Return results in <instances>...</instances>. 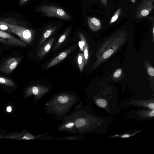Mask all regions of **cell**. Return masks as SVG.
I'll return each instance as SVG.
<instances>
[{
    "instance_id": "6da1fadb",
    "label": "cell",
    "mask_w": 154,
    "mask_h": 154,
    "mask_svg": "<svg viewBox=\"0 0 154 154\" xmlns=\"http://www.w3.org/2000/svg\"><path fill=\"white\" fill-rule=\"evenodd\" d=\"M92 103L89 101L84 105L81 102L75 105L74 110L65 118L72 120L75 124L76 134L106 132L109 124V117H102L95 114L91 107Z\"/></svg>"
},
{
    "instance_id": "7a4b0ae2",
    "label": "cell",
    "mask_w": 154,
    "mask_h": 154,
    "mask_svg": "<svg viewBox=\"0 0 154 154\" xmlns=\"http://www.w3.org/2000/svg\"><path fill=\"white\" fill-rule=\"evenodd\" d=\"M78 95L71 93H61L50 97L46 103L44 112L47 115L62 121L80 100Z\"/></svg>"
},
{
    "instance_id": "3957f363",
    "label": "cell",
    "mask_w": 154,
    "mask_h": 154,
    "mask_svg": "<svg viewBox=\"0 0 154 154\" xmlns=\"http://www.w3.org/2000/svg\"><path fill=\"white\" fill-rule=\"evenodd\" d=\"M0 24H4L7 26L9 32L18 36L25 42L29 43L32 42L34 35L32 30L4 22L0 21Z\"/></svg>"
},
{
    "instance_id": "277c9868",
    "label": "cell",
    "mask_w": 154,
    "mask_h": 154,
    "mask_svg": "<svg viewBox=\"0 0 154 154\" xmlns=\"http://www.w3.org/2000/svg\"><path fill=\"white\" fill-rule=\"evenodd\" d=\"M36 10L49 17H56L66 20H69L71 19L70 16L66 12L57 6L42 5L38 7Z\"/></svg>"
},
{
    "instance_id": "5b68a950",
    "label": "cell",
    "mask_w": 154,
    "mask_h": 154,
    "mask_svg": "<svg viewBox=\"0 0 154 154\" xmlns=\"http://www.w3.org/2000/svg\"><path fill=\"white\" fill-rule=\"evenodd\" d=\"M154 0H143L136 8L135 18L141 19L149 15L154 8Z\"/></svg>"
},
{
    "instance_id": "8992f818",
    "label": "cell",
    "mask_w": 154,
    "mask_h": 154,
    "mask_svg": "<svg viewBox=\"0 0 154 154\" xmlns=\"http://www.w3.org/2000/svg\"><path fill=\"white\" fill-rule=\"evenodd\" d=\"M50 91V88L46 86L36 85L29 87L26 92V96L33 95L35 101L37 103Z\"/></svg>"
},
{
    "instance_id": "52a82bcc",
    "label": "cell",
    "mask_w": 154,
    "mask_h": 154,
    "mask_svg": "<svg viewBox=\"0 0 154 154\" xmlns=\"http://www.w3.org/2000/svg\"><path fill=\"white\" fill-rule=\"evenodd\" d=\"M20 57H12L6 60L0 65V71L5 74L11 73L21 60Z\"/></svg>"
},
{
    "instance_id": "ba28073f",
    "label": "cell",
    "mask_w": 154,
    "mask_h": 154,
    "mask_svg": "<svg viewBox=\"0 0 154 154\" xmlns=\"http://www.w3.org/2000/svg\"><path fill=\"white\" fill-rule=\"evenodd\" d=\"M0 42L7 45L25 47L26 44L9 33L0 30Z\"/></svg>"
},
{
    "instance_id": "9c48e42d",
    "label": "cell",
    "mask_w": 154,
    "mask_h": 154,
    "mask_svg": "<svg viewBox=\"0 0 154 154\" xmlns=\"http://www.w3.org/2000/svg\"><path fill=\"white\" fill-rule=\"evenodd\" d=\"M154 111L153 109H149L144 110L139 109L128 113L133 118L140 120H149V119H152L154 118Z\"/></svg>"
},
{
    "instance_id": "30bf717a",
    "label": "cell",
    "mask_w": 154,
    "mask_h": 154,
    "mask_svg": "<svg viewBox=\"0 0 154 154\" xmlns=\"http://www.w3.org/2000/svg\"><path fill=\"white\" fill-rule=\"evenodd\" d=\"M57 130L64 132L76 134L74 122L72 120L66 118L63 119Z\"/></svg>"
},
{
    "instance_id": "8fae6325",
    "label": "cell",
    "mask_w": 154,
    "mask_h": 154,
    "mask_svg": "<svg viewBox=\"0 0 154 154\" xmlns=\"http://www.w3.org/2000/svg\"><path fill=\"white\" fill-rule=\"evenodd\" d=\"M77 46V45H75L60 53L48 63L46 66L45 68L47 69L51 67L60 62Z\"/></svg>"
},
{
    "instance_id": "7c38bea8",
    "label": "cell",
    "mask_w": 154,
    "mask_h": 154,
    "mask_svg": "<svg viewBox=\"0 0 154 154\" xmlns=\"http://www.w3.org/2000/svg\"><path fill=\"white\" fill-rule=\"evenodd\" d=\"M55 39V38L53 37L43 45L38 50L37 57L40 58L43 57L50 50Z\"/></svg>"
},
{
    "instance_id": "4fadbf2b",
    "label": "cell",
    "mask_w": 154,
    "mask_h": 154,
    "mask_svg": "<svg viewBox=\"0 0 154 154\" xmlns=\"http://www.w3.org/2000/svg\"><path fill=\"white\" fill-rule=\"evenodd\" d=\"M154 99L153 98L152 99H149V100H136L132 99V100L135 101H130V102H132L130 103L131 104H133L134 105H137L140 106H142L144 108L147 109H150L154 110V100L152 101V100Z\"/></svg>"
},
{
    "instance_id": "5bb4252c",
    "label": "cell",
    "mask_w": 154,
    "mask_h": 154,
    "mask_svg": "<svg viewBox=\"0 0 154 154\" xmlns=\"http://www.w3.org/2000/svg\"><path fill=\"white\" fill-rule=\"evenodd\" d=\"M88 23L90 28L93 31H97L101 27V23L100 20L94 17H88Z\"/></svg>"
},
{
    "instance_id": "9a60e30c",
    "label": "cell",
    "mask_w": 154,
    "mask_h": 154,
    "mask_svg": "<svg viewBox=\"0 0 154 154\" xmlns=\"http://www.w3.org/2000/svg\"><path fill=\"white\" fill-rule=\"evenodd\" d=\"M57 28L56 26L51 27L46 29L43 32L40 40L38 43V49L45 42L47 39L55 30Z\"/></svg>"
},
{
    "instance_id": "2e32d148",
    "label": "cell",
    "mask_w": 154,
    "mask_h": 154,
    "mask_svg": "<svg viewBox=\"0 0 154 154\" xmlns=\"http://www.w3.org/2000/svg\"><path fill=\"white\" fill-rule=\"evenodd\" d=\"M70 29L71 27H69L60 37L53 49L54 51L56 50L60 47L62 43L65 40L69 34Z\"/></svg>"
},
{
    "instance_id": "e0dca14e",
    "label": "cell",
    "mask_w": 154,
    "mask_h": 154,
    "mask_svg": "<svg viewBox=\"0 0 154 154\" xmlns=\"http://www.w3.org/2000/svg\"><path fill=\"white\" fill-rule=\"evenodd\" d=\"M84 134H79L78 135H74L68 136L62 138L57 137L55 138V140H75L84 139Z\"/></svg>"
},
{
    "instance_id": "ac0fdd59",
    "label": "cell",
    "mask_w": 154,
    "mask_h": 154,
    "mask_svg": "<svg viewBox=\"0 0 154 154\" xmlns=\"http://www.w3.org/2000/svg\"><path fill=\"white\" fill-rule=\"evenodd\" d=\"M0 84L10 87L14 86L15 85L14 82L11 80L1 76H0Z\"/></svg>"
},
{
    "instance_id": "d6986e66",
    "label": "cell",
    "mask_w": 154,
    "mask_h": 154,
    "mask_svg": "<svg viewBox=\"0 0 154 154\" xmlns=\"http://www.w3.org/2000/svg\"><path fill=\"white\" fill-rule=\"evenodd\" d=\"M77 61L79 68L80 71L82 72L85 63V58L83 54L81 53L79 54Z\"/></svg>"
},
{
    "instance_id": "ffe728a7",
    "label": "cell",
    "mask_w": 154,
    "mask_h": 154,
    "mask_svg": "<svg viewBox=\"0 0 154 154\" xmlns=\"http://www.w3.org/2000/svg\"><path fill=\"white\" fill-rule=\"evenodd\" d=\"M121 12V8H119L117 9L112 17L109 22V24H111L115 21L118 18L120 15Z\"/></svg>"
},
{
    "instance_id": "44dd1931",
    "label": "cell",
    "mask_w": 154,
    "mask_h": 154,
    "mask_svg": "<svg viewBox=\"0 0 154 154\" xmlns=\"http://www.w3.org/2000/svg\"><path fill=\"white\" fill-rule=\"evenodd\" d=\"M79 35L81 39V41H79V45L80 49V50L81 51H83L84 50V46L86 43L85 38L82 34L80 32H79Z\"/></svg>"
},
{
    "instance_id": "7402d4cb",
    "label": "cell",
    "mask_w": 154,
    "mask_h": 154,
    "mask_svg": "<svg viewBox=\"0 0 154 154\" xmlns=\"http://www.w3.org/2000/svg\"><path fill=\"white\" fill-rule=\"evenodd\" d=\"M83 51L84 52V55L85 58V63H86L87 62V60L88 57V47L86 44L84 46Z\"/></svg>"
},
{
    "instance_id": "603a6c76",
    "label": "cell",
    "mask_w": 154,
    "mask_h": 154,
    "mask_svg": "<svg viewBox=\"0 0 154 154\" xmlns=\"http://www.w3.org/2000/svg\"><path fill=\"white\" fill-rule=\"evenodd\" d=\"M113 52V51L112 50H109L104 53L103 57L104 58H107L109 57Z\"/></svg>"
},
{
    "instance_id": "cb8c5ba5",
    "label": "cell",
    "mask_w": 154,
    "mask_h": 154,
    "mask_svg": "<svg viewBox=\"0 0 154 154\" xmlns=\"http://www.w3.org/2000/svg\"><path fill=\"white\" fill-rule=\"evenodd\" d=\"M121 72V69H117L116 71L114 73L113 75L115 77H118L120 75Z\"/></svg>"
},
{
    "instance_id": "d4e9b609",
    "label": "cell",
    "mask_w": 154,
    "mask_h": 154,
    "mask_svg": "<svg viewBox=\"0 0 154 154\" xmlns=\"http://www.w3.org/2000/svg\"><path fill=\"white\" fill-rule=\"evenodd\" d=\"M147 72L148 74L152 76L154 75V69L152 67H150L148 69Z\"/></svg>"
},
{
    "instance_id": "484cf974",
    "label": "cell",
    "mask_w": 154,
    "mask_h": 154,
    "mask_svg": "<svg viewBox=\"0 0 154 154\" xmlns=\"http://www.w3.org/2000/svg\"><path fill=\"white\" fill-rule=\"evenodd\" d=\"M9 29L8 27L6 25L4 24H0V30H6Z\"/></svg>"
},
{
    "instance_id": "4316f807",
    "label": "cell",
    "mask_w": 154,
    "mask_h": 154,
    "mask_svg": "<svg viewBox=\"0 0 154 154\" xmlns=\"http://www.w3.org/2000/svg\"><path fill=\"white\" fill-rule=\"evenodd\" d=\"M102 4L105 7H107V0H100Z\"/></svg>"
},
{
    "instance_id": "83f0119b",
    "label": "cell",
    "mask_w": 154,
    "mask_h": 154,
    "mask_svg": "<svg viewBox=\"0 0 154 154\" xmlns=\"http://www.w3.org/2000/svg\"><path fill=\"white\" fill-rule=\"evenodd\" d=\"M28 0H20L19 3L20 5H22L26 3Z\"/></svg>"
},
{
    "instance_id": "f1b7e54d",
    "label": "cell",
    "mask_w": 154,
    "mask_h": 154,
    "mask_svg": "<svg viewBox=\"0 0 154 154\" xmlns=\"http://www.w3.org/2000/svg\"><path fill=\"white\" fill-rule=\"evenodd\" d=\"M6 111L8 112H10L12 111V108L10 106H8L6 109Z\"/></svg>"
},
{
    "instance_id": "f546056e",
    "label": "cell",
    "mask_w": 154,
    "mask_h": 154,
    "mask_svg": "<svg viewBox=\"0 0 154 154\" xmlns=\"http://www.w3.org/2000/svg\"><path fill=\"white\" fill-rule=\"evenodd\" d=\"M153 18V17H150L149 18V20H153H153H154V19H153H153H152V18Z\"/></svg>"
},
{
    "instance_id": "4dcf8cb0",
    "label": "cell",
    "mask_w": 154,
    "mask_h": 154,
    "mask_svg": "<svg viewBox=\"0 0 154 154\" xmlns=\"http://www.w3.org/2000/svg\"><path fill=\"white\" fill-rule=\"evenodd\" d=\"M131 1L133 3H135V0H131Z\"/></svg>"
},
{
    "instance_id": "1f68e13d",
    "label": "cell",
    "mask_w": 154,
    "mask_h": 154,
    "mask_svg": "<svg viewBox=\"0 0 154 154\" xmlns=\"http://www.w3.org/2000/svg\"><path fill=\"white\" fill-rule=\"evenodd\" d=\"M153 34H154V27H153Z\"/></svg>"
}]
</instances>
